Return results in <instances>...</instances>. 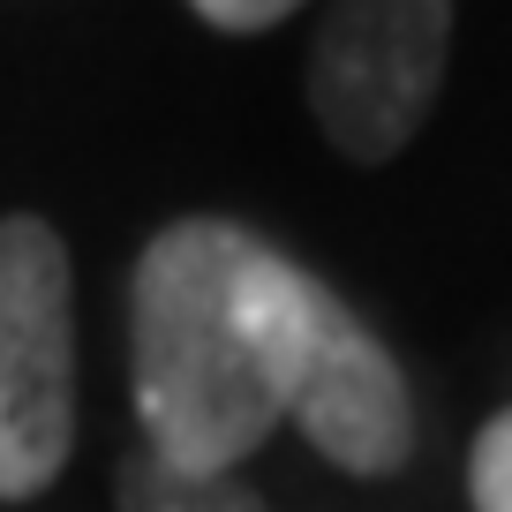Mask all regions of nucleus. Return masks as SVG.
<instances>
[{"instance_id": "f257e3e1", "label": "nucleus", "mask_w": 512, "mask_h": 512, "mask_svg": "<svg viewBox=\"0 0 512 512\" xmlns=\"http://www.w3.org/2000/svg\"><path fill=\"white\" fill-rule=\"evenodd\" d=\"M317 272L241 219H174L128 279V369L144 445L234 475L287 422Z\"/></svg>"}, {"instance_id": "f03ea898", "label": "nucleus", "mask_w": 512, "mask_h": 512, "mask_svg": "<svg viewBox=\"0 0 512 512\" xmlns=\"http://www.w3.org/2000/svg\"><path fill=\"white\" fill-rule=\"evenodd\" d=\"M76 452V272L38 211L0 219V505L53 490Z\"/></svg>"}, {"instance_id": "7ed1b4c3", "label": "nucleus", "mask_w": 512, "mask_h": 512, "mask_svg": "<svg viewBox=\"0 0 512 512\" xmlns=\"http://www.w3.org/2000/svg\"><path fill=\"white\" fill-rule=\"evenodd\" d=\"M445 53L452 0H332L309 46V113L339 159H400L445 91Z\"/></svg>"}, {"instance_id": "20e7f679", "label": "nucleus", "mask_w": 512, "mask_h": 512, "mask_svg": "<svg viewBox=\"0 0 512 512\" xmlns=\"http://www.w3.org/2000/svg\"><path fill=\"white\" fill-rule=\"evenodd\" d=\"M287 422H302L309 445L362 482L400 475L415 452V400H407L400 362L324 279L309 294V339H302V377H294Z\"/></svg>"}, {"instance_id": "39448f33", "label": "nucleus", "mask_w": 512, "mask_h": 512, "mask_svg": "<svg viewBox=\"0 0 512 512\" xmlns=\"http://www.w3.org/2000/svg\"><path fill=\"white\" fill-rule=\"evenodd\" d=\"M113 512H272L264 497L234 475H204V467H174L151 445H128L113 467Z\"/></svg>"}, {"instance_id": "423d86ee", "label": "nucleus", "mask_w": 512, "mask_h": 512, "mask_svg": "<svg viewBox=\"0 0 512 512\" xmlns=\"http://www.w3.org/2000/svg\"><path fill=\"white\" fill-rule=\"evenodd\" d=\"M467 497L475 512H512V407L482 422L475 452H467Z\"/></svg>"}, {"instance_id": "0eeeda50", "label": "nucleus", "mask_w": 512, "mask_h": 512, "mask_svg": "<svg viewBox=\"0 0 512 512\" xmlns=\"http://www.w3.org/2000/svg\"><path fill=\"white\" fill-rule=\"evenodd\" d=\"M189 8L226 38H256V31H272V23H287L302 0H189Z\"/></svg>"}]
</instances>
